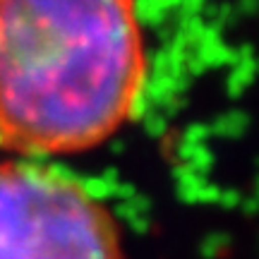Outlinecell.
<instances>
[{
  "label": "cell",
  "instance_id": "cell-1",
  "mask_svg": "<svg viewBox=\"0 0 259 259\" xmlns=\"http://www.w3.org/2000/svg\"><path fill=\"white\" fill-rule=\"evenodd\" d=\"M147 82L139 0H0V151L12 158L101 147Z\"/></svg>",
  "mask_w": 259,
  "mask_h": 259
},
{
  "label": "cell",
  "instance_id": "cell-2",
  "mask_svg": "<svg viewBox=\"0 0 259 259\" xmlns=\"http://www.w3.org/2000/svg\"><path fill=\"white\" fill-rule=\"evenodd\" d=\"M0 259H125L108 204L34 158L0 161Z\"/></svg>",
  "mask_w": 259,
  "mask_h": 259
}]
</instances>
